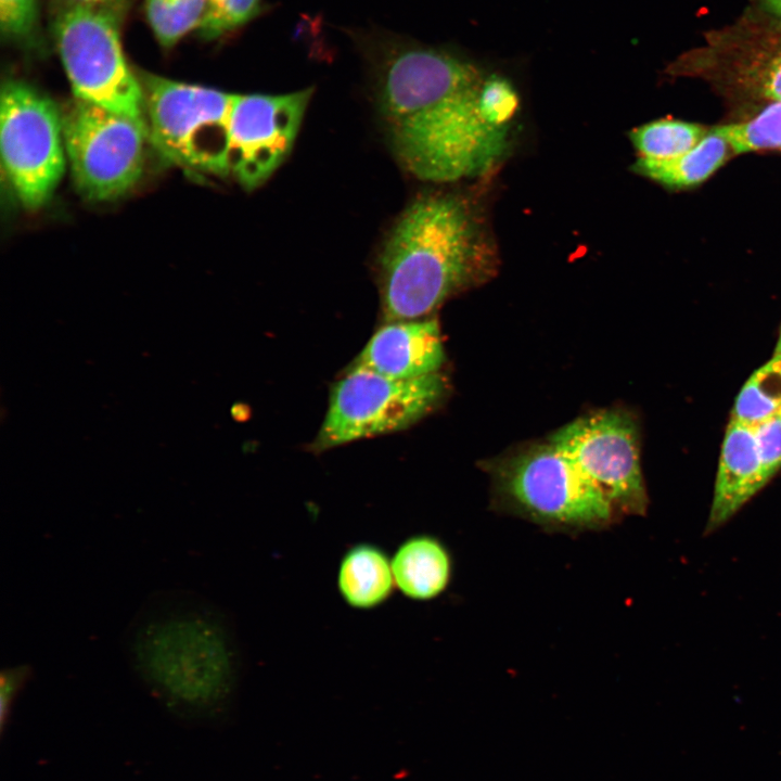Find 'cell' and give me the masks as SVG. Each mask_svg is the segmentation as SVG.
<instances>
[{"label": "cell", "instance_id": "ac0fdd59", "mask_svg": "<svg viewBox=\"0 0 781 781\" xmlns=\"http://www.w3.org/2000/svg\"><path fill=\"white\" fill-rule=\"evenodd\" d=\"M709 129L696 123L663 118L635 128L629 138L640 157L669 159L695 146Z\"/></svg>", "mask_w": 781, "mask_h": 781}, {"label": "cell", "instance_id": "4fadbf2b", "mask_svg": "<svg viewBox=\"0 0 781 781\" xmlns=\"http://www.w3.org/2000/svg\"><path fill=\"white\" fill-rule=\"evenodd\" d=\"M445 353L438 322L433 318L384 323L351 366L395 380L438 372Z\"/></svg>", "mask_w": 781, "mask_h": 781}, {"label": "cell", "instance_id": "e0dca14e", "mask_svg": "<svg viewBox=\"0 0 781 781\" xmlns=\"http://www.w3.org/2000/svg\"><path fill=\"white\" fill-rule=\"evenodd\" d=\"M732 155L729 142L716 126L688 152L669 159L639 157L632 169L666 188L681 190L706 181Z\"/></svg>", "mask_w": 781, "mask_h": 781}, {"label": "cell", "instance_id": "6da1fadb", "mask_svg": "<svg viewBox=\"0 0 781 781\" xmlns=\"http://www.w3.org/2000/svg\"><path fill=\"white\" fill-rule=\"evenodd\" d=\"M374 78L377 106L401 165L421 180L450 182L489 169L508 128L481 105L486 74L445 48L384 33L356 36Z\"/></svg>", "mask_w": 781, "mask_h": 781}, {"label": "cell", "instance_id": "8fae6325", "mask_svg": "<svg viewBox=\"0 0 781 781\" xmlns=\"http://www.w3.org/2000/svg\"><path fill=\"white\" fill-rule=\"evenodd\" d=\"M549 441L601 490L617 515L644 514L648 497L637 426L630 415L603 410L581 417L556 431Z\"/></svg>", "mask_w": 781, "mask_h": 781}, {"label": "cell", "instance_id": "d6986e66", "mask_svg": "<svg viewBox=\"0 0 781 781\" xmlns=\"http://www.w3.org/2000/svg\"><path fill=\"white\" fill-rule=\"evenodd\" d=\"M781 411V358H772L756 370L741 388L732 419L757 425Z\"/></svg>", "mask_w": 781, "mask_h": 781}, {"label": "cell", "instance_id": "5b68a950", "mask_svg": "<svg viewBox=\"0 0 781 781\" xmlns=\"http://www.w3.org/2000/svg\"><path fill=\"white\" fill-rule=\"evenodd\" d=\"M120 12L67 3L53 34L75 98L148 126L140 78L130 71L119 39Z\"/></svg>", "mask_w": 781, "mask_h": 781}, {"label": "cell", "instance_id": "484cf974", "mask_svg": "<svg viewBox=\"0 0 781 781\" xmlns=\"http://www.w3.org/2000/svg\"><path fill=\"white\" fill-rule=\"evenodd\" d=\"M33 669L27 664L2 669L0 675V734L3 737L9 725L13 705L28 680Z\"/></svg>", "mask_w": 781, "mask_h": 781}, {"label": "cell", "instance_id": "4316f807", "mask_svg": "<svg viewBox=\"0 0 781 781\" xmlns=\"http://www.w3.org/2000/svg\"><path fill=\"white\" fill-rule=\"evenodd\" d=\"M68 3L84 4L120 12L128 0H66Z\"/></svg>", "mask_w": 781, "mask_h": 781}, {"label": "cell", "instance_id": "ffe728a7", "mask_svg": "<svg viewBox=\"0 0 781 781\" xmlns=\"http://www.w3.org/2000/svg\"><path fill=\"white\" fill-rule=\"evenodd\" d=\"M208 0H146L145 14L157 41L170 48L193 29H199Z\"/></svg>", "mask_w": 781, "mask_h": 781}, {"label": "cell", "instance_id": "cb8c5ba5", "mask_svg": "<svg viewBox=\"0 0 781 781\" xmlns=\"http://www.w3.org/2000/svg\"><path fill=\"white\" fill-rule=\"evenodd\" d=\"M38 20L37 0H0V28L9 41H27Z\"/></svg>", "mask_w": 781, "mask_h": 781}, {"label": "cell", "instance_id": "7c38bea8", "mask_svg": "<svg viewBox=\"0 0 781 781\" xmlns=\"http://www.w3.org/2000/svg\"><path fill=\"white\" fill-rule=\"evenodd\" d=\"M312 88L284 94H233L228 174L246 190L265 183L290 154Z\"/></svg>", "mask_w": 781, "mask_h": 781}, {"label": "cell", "instance_id": "d4e9b609", "mask_svg": "<svg viewBox=\"0 0 781 781\" xmlns=\"http://www.w3.org/2000/svg\"><path fill=\"white\" fill-rule=\"evenodd\" d=\"M753 428L769 479L781 468V411Z\"/></svg>", "mask_w": 781, "mask_h": 781}, {"label": "cell", "instance_id": "30bf717a", "mask_svg": "<svg viewBox=\"0 0 781 781\" xmlns=\"http://www.w3.org/2000/svg\"><path fill=\"white\" fill-rule=\"evenodd\" d=\"M1 155L20 202L46 204L65 170L62 116L55 104L25 82L8 80L1 91Z\"/></svg>", "mask_w": 781, "mask_h": 781}, {"label": "cell", "instance_id": "603a6c76", "mask_svg": "<svg viewBox=\"0 0 781 781\" xmlns=\"http://www.w3.org/2000/svg\"><path fill=\"white\" fill-rule=\"evenodd\" d=\"M518 102V95L509 80L496 74L485 76L481 88V105L494 124L508 128Z\"/></svg>", "mask_w": 781, "mask_h": 781}, {"label": "cell", "instance_id": "2e32d148", "mask_svg": "<svg viewBox=\"0 0 781 781\" xmlns=\"http://www.w3.org/2000/svg\"><path fill=\"white\" fill-rule=\"evenodd\" d=\"M336 587L350 609L372 611L384 605L396 589L392 556L373 542L349 546L338 562Z\"/></svg>", "mask_w": 781, "mask_h": 781}, {"label": "cell", "instance_id": "9a60e30c", "mask_svg": "<svg viewBox=\"0 0 781 781\" xmlns=\"http://www.w3.org/2000/svg\"><path fill=\"white\" fill-rule=\"evenodd\" d=\"M396 589L415 602L432 601L449 587L453 562L447 546L431 534L405 538L392 555Z\"/></svg>", "mask_w": 781, "mask_h": 781}, {"label": "cell", "instance_id": "7a4b0ae2", "mask_svg": "<svg viewBox=\"0 0 781 781\" xmlns=\"http://www.w3.org/2000/svg\"><path fill=\"white\" fill-rule=\"evenodd\" d=\"M123 641L132 674L170 716L209 724L229 713L239 651L227 616L210 601L187 590L155 591Z\"/></svg>", "mask_w": 781, "mask_h": 781}, {"label": "cell", "instance_id": "7402d4cb", "mask_svg": "<svg viewBox=\"0 0 781 781\" xmlns=\"http://www.w3.org/2000/svg\"><path fill=\"white\" fill-rule=\"evenodd\" d=\"M261 0H208L205 17L197 29L200 36L213 40L257 16Z\"/></svg>", "mask_w": 781, "mask_h": 781}, {"label": "cell", "instance_id": "9c48e42d", "mask_svg": "<svg viewBox=\"0 0 781 781\" xmlns=\"http://www.w3.org/2000/svg\"><path fill=\"white\" fill-rule=\"evenodd\" d=\"M62 123L72 176L85 197L113 200L137 183L144 166L148 126L76 98Z\"/></svg>", "mask_w": 781, "mask_h": 781}, {"label": "cell", "instance_id": "f1b7e54d", "mask_svg": "<svg viewBox=\"0 0 781 781\" xmlns=\"http://www.w3.org/2000/svg\"><path fill=\"white\" fill-rule=\"evenodd\" d=\"M773 356H777V357H780V358H781V331H780V336H779V340H778V343H777V346H776Z\"/></svg>", "mask_w": 781, "mask_h": 781}, {"label": "cell", "instance_id": "83f0119b", "mask_svg": "<svg viewBox=\"0 0 781 781\" xmlns=\"http://www.w3.org/2000/svg\"><path fill=\"white\" fill-rule=\"evenodd\" d=\"M759 9L781 18V0H758Z\"/></svg>", "mask_w": 781, "mask_h": 781}, {"label": "cell", "instance_id": "ba28073f", "mask_svg": "<svg viewBox=\"0 0 781 781\" xmlns=\"http://www.w3.org/2000/svg\"><path fill=\"white\" fill-rule=\"evenodd\" d=\"M446 389L447 381L439 372L395 380L350 366L331 388L329 407L312 449L324 451L406 430L428 414Z\"/></svg>", "mask_w": 781, "mask_h": 781}, {"label": "cell", "instance_id": "44dd1931", "mask_svg": "<svg viewBox=\"0 0 781 781\" xmlns=\"http://www.w3.org/2000/svg\"><path fill=\"white\" fill-rule=\"evenodd\" d=\"M733 154L781 150V101L766 103L753 117L717 126Z\"/></svg>", "mask_w": 781, "mask_h": 781}, {"label": "cell", "instance_id": "5bb4252c", "mask_svg": "<svg viewBox=\"0 0 781 781\" xmlns=\"http://www.w3.org/2000/svg\"><path fill=\"white\" fill-rule=\"evenodd\" d=\"M767 481L753 426L731 419L722 443L706 530L722 525Z\"/></svg>", "mask_w": 781, "mask_h": 781}, {"label": "cell", "instance_id": "3957f363", "mask_svg": "<svg viewBox=\"0 0 781 781\" xmlns=\"http://www.w3.org/2000/svg\"><path fill=\"white\" fill-rule=\"evenodd\" d=\"M496 263L494 244L468 200L449 193L418 197L381 253L384 323L426 318L451 295L485 282Z\"/></svg>", "mask_w": 781, "mask_h": 781}, {"label": "cell", "instance_id": "52a82bcc", "mask_svg": "<svg viewBox=\"0 0 781 781\" xmlns=\"http://www.w3.org/2000/svg\"><path fill=\"white\" fill-rule=\"evenodd\" d=\"M149 138L170 163L228 176L231 93L144 74L140 78Z\"/></svg>", "mask_w": 781, "mask_h": 781}, {"label": "cell", "instance_id": "8992f818", "mask_svg": "<svg viewBox=\"0 0 781 781\" xmlns=\"http://www.w3.org/2000/svg\"><path fill=\"white\" fill-rule=\"evenodd\" d=\"M667 72L701 78L730 99L781 101V18L748 9L707 33L704 43L679 55Z\"/></svg>", "mask_w": 781, "mask_h": 781}, {"label": "cell", "instance_id": "277c9868", "mask_svg": "<svg viewBox=\"0 0 781 781\" xmlns=\"http://www.w3.org/2000/svg\"><path fill=\"white\" fill-rule=\"evenodd\" d=\"M492 474L500 507L548 532L599 530L616 520L601 490L550 441L501 460Z\"/></svg>", "mask_w": 781, "mask_h": 781}]
</instances>
